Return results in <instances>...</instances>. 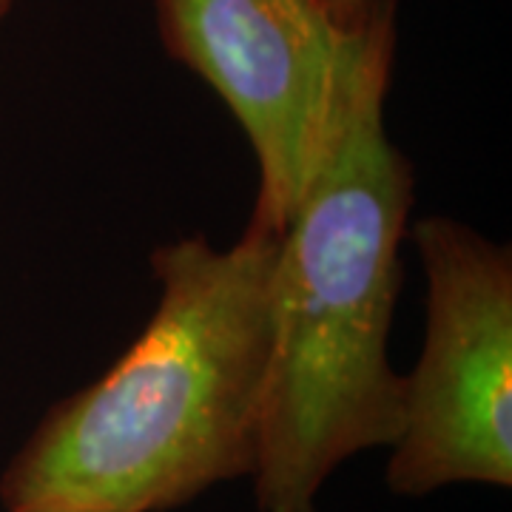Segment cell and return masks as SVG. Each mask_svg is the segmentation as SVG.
<instances>
[{"label":"cell","mask_w":512,"mask_h":512,"mask_svg":"<svg viewBox=\"0 0 512 512\" xmlns=\"http://www.w3.org/2000/svg\"><path fill=\"white\" fill-rule=\"evenodd\" d=\"M165 52L220 94L259 168L248 225L279 237L342 120L393 77L396 3L350 29L322 0H154Z\"/></svg>","instance_id":"3957f363"},{"label":"cell","mask_w":512,"mask_h":512,"mask_svg":"<svg viewBox=\"0 0 512 512\" xmlns=\"http://www.w3.org/2000/svg\"><path fill=\"white\" fill-rule=\"evenodd\" d=\"M15 3H18V0H0V26L6 23V18H9V15H12Z\"/></svg>","instance_id":"8992f818"},{"label":"cell","mask_w":512,"mask_h":512,"mask_svg":"<svg viewBox=\"0 0 512 512\" xmlns=\"http://www.w3.org/2000/svg\"><path fill=\"white\" fill-rule=\"evenodd\" d=\"M274 234L157 245L137 342L60 399L0 476L6 512H168L251 478L271 356Z\"/></svg>","instance_id":"6da1fadb"},{"label":"cell","mask_w":512,"mask_h":512,"mask_svg":"<svg viewBox=\"0 0 512 512\" xmlns=\"http://www.w3.org/2000/svg\"><path fill=\"white\" fill-rule=\"evenodd\" d=\"M322 3L328 6L330 15L339 20V23L359 26V23H365L382 6L384 0H322Z\"/></svg>","instance_id":"5b68a950"},{"label":"cell","mask_w":512,"mask_h":512,"mask_svg":"<svg viewBox=\"0 0 512 512\" xmlns=\"http://www.w3.org/2000/svg\"><path fill=\"white\" fill-rule=\"evenodd\" d=\"M427 282L416 367L384 484L421 498L453 484L512 487V254L450 217L410 225Z\"/></svg>","instance_id":"277c9868"},{"label":"cell","mask_w":512,"mask_h":512,"mask_svg":"<svg viewBox=\"0 0 512 512\" xmlns=\"http://www.w3.org/2000/svg\"><path fill=\"white\" fill-rule=\"evenodd\" d=\"M387 92L379 77L359 94L276 239L259 512H316L339 464L399 436L402 373L387 348L416 180L387 137Z\"/></svg>","instance_id":"7a4b0ae2"}]
</instances>
